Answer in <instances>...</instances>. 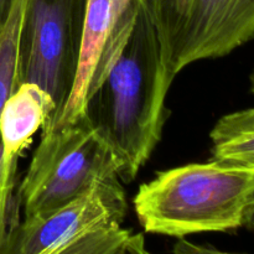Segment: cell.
<instances>
[{"mask_svg": "<svg viewBox=\"0 0 254 254\" xmlns=\"http://www.w3.org/2000/svg\"><path fill=\"white\" fill-rule=\"evenodd\" d=\"M173 81L145 0H139L126 45L84 112L121 161L122 183L138 176L160 141Z\"/></svg>", "mask_w": 254, "mask_h": 254, "instance_id": "6da1fadb", "label": "cell"}, {"mask_svg": "<svg viewBox=\"0 0 254 254\" xmlns=\"http://www.w3.org/2000/svg\"><path fill=\"white\" fill-rule=\"evenodd\" d=\"M254 198V166L213 159L160 171L133 200L145 232L184 238L245 225Z\"/></svg>", "mask_w": 254, "mask_h": 254, "instance_id": "7a4b0ae2", "label": "cell"}, {"mask_svg": "<svg viewBox=\"0 0 254 254\" xmlns=\"http://www.w3.org/2000/svg\"><path fill=\"white\" fill-rule=\"evenodd\" d=\"M42 129L19 190L25 218L60 207L99 181L119 178L121 161L86 117Z\"/></svg>", "mask_w": 254, "mask_h": 254, "instance_id": "3957f363", "label": "cell"}, {"mask_svg": "<svg viewBox=\"0 0 254 254\" xmlns=\"http://www.w3.org/2000/svg\"><path fill=\"white\" fill-rule=\"evenodd\" d=\"M145 2L174 79L193 62L227 56L254 37V0Z\"/></svg>", "mask_w": 254, "mask_h": 254, "instance_id": "277c9868", "label": "cell"}, {"mask_svg": "<svg viewBox=\"0 0 254 254\" xmlns=\"http://www.w3.org/2000/svg\"><path fill=\"white\" fill-rule=\"evenodd\" d=\"M87 4L88 0L27 2L22 34L21 81L46 89L56 103L54 113L64 107L72 88Z\"/></svg>", "mask_w": 254, "mask_h": 254, "instance_id": "5b68a950", "label": "cell"}, {"mask_svg": "<svg viewBox=\"0 0 254 254\" xmlns=\"http://www.w3.org/2000/svg\"><path fill=\"white\" fill-rule=\"evenodd\" d=\"M128 212L119 178L94 184L64 205L25 218L10 232L5 254H64L74 242L98 228L122 225Z\"/></svg>", "mask_w": 254, "mask_h": 254, "instance_id": "8992f818", "label": "cell"}, {"mask_svg": "<svg viewBox=\"0 0 254 254\" xmlns=\"http://www.w3.org/2000/svg\"><path fill=\"white\" fill-rule=\"evenodd\" d=\"M138 2L139 0H88L72 88L64 107L52 114L42 128H59L86 117L88 99L126 45Z\"/></svg>", "mask_w": 254, "mask_h": 254, "instance_id": "52a82bcc", "label": "cell"}, {"mask_svg": "<svg viewBox=\"0 0 254 254\" xmlns=\"http://www.w3.org/2000/svg\"><path fill=\"white\" fill-rule=\"evenodd\" d=\"M55 111L56 103L51 94L31 82H22L2 107L0 113V144L2 148L0 232H5L12 225L10 207L17 160L31 143L32 136L45 126Z\"/></svg>", "mask_w": 254, "mask_h": 254, "instance_id": "ba28073f", "label": "cell"}, {"mask_svg": "<svg viewBox=\"0 0 254 254\" xmlns=\"http://www.w3.org/2000/svg\"><path fill=\"white\" fill-rule=\"evenodd\" d=\"M210 138L213 159L254 166V108L223 116Z\"/></svg>", "mask_w": 254, "mask_h": 254, "instance_id": "9c48e42d", "label": "cell"}, {"mask_svg": "<svg viewBox=\"0 0 254 254\" xmlns=\"http://www.w3.org/2000/svg\"><path fill=\"white\" fill-rule=\"evenodd\" d=\"M29 0H14L0 30V113L21 81V47Z\"/></svg>", "mask_w": 254, "mask_h": 254, "instance_id": "30bf717a", "label": "cell"}, {"mask_svg": "<svg viewBox=\"0 0 254 254\" xmlns=\"http://www.w3.org/2000/svg\"><path fill=\"white\" fill-rule=\"evenodd\" d=\"M144 236L134 235L122 225L98 228L66 250L64 254H144Z\"/></svg>", "mask_w": 254, "mask_h": 254, "instance_id": "8fae6325", "label": "cell"}, {"mask_svg": "<svg viewBox=\"0 0 254 254\" xmlns=\"http://www.w3.org/2000/svg\"><path fill=\"white\" fill-rule=\"evenodd\" d=\"M14 0H0V30L4 26Z\"/></svg>", "mask_w": 254, "mask_h": 254, "instance_id": "7c38bea8", "label": "cell"}, {"mask_svg": "<svg viewBox=\"0 0 254 254\" xmlns=\"http://www.w3.org/2000/svg\"><path fill=\"white\" fill-rule=\"evenodd\" d=\"M245 227H247L248 230L252 231L254 233V198L252 201V203L248 207L247 212H246V217H245Z\"/></svg>", "mask_w": 254, "mask_h": 254, "instance_id": "4fadbf2b", "label": "cell"}, {"mask_svg": "<svg viewBox=\"0 0 254 254\" xmlns=\"http://www.w3.org/2000/svg\"><path fill=\"white\" fill-rule=\"evenodd\" d=\"M250 83H251V92L254 94V69L250 76Z\"/></svg>", "mask_w": 254, "mask_h": 254, "instance_id": "5bb4252c", "label": "cell"}, {"mask_svg": "<svg viewBox=\"0 0 254 254\" xmlns=\"http://www.w3.org/2000/svg\"><path fill=\"white\" fill-rule=\"evenodd\" d=\"M1 171H2V148L0 144V179H1Z\"/></svg>", "mask_w": 254, "mask_h": 254, "instance_id": "9a60e30c", "label": "cell"}]
</instances>
